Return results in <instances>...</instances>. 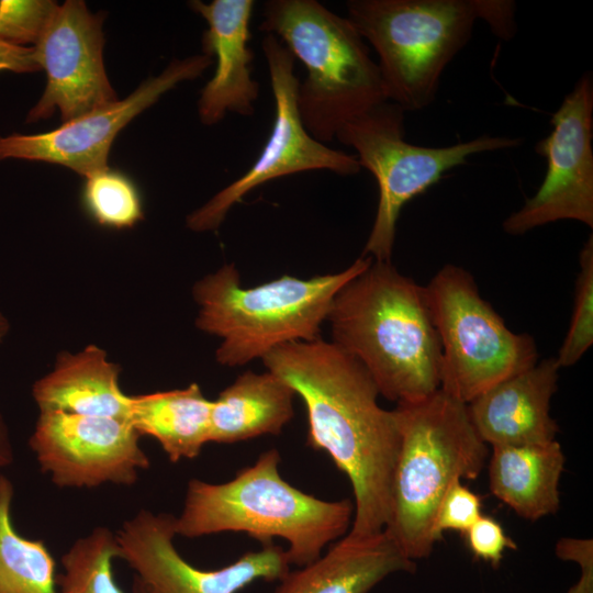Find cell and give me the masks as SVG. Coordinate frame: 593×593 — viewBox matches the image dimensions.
Listing matches in <instances>:
<instances>
[{
	"mask_svg": "<svg viewBox=\"0 0 593 593\" xmlns=\"http://www.w3.org/2000/svg\"><path fill=\"white\" fill-rule=\"evenodd\" d=\"M371 261L361 256L336 273L286 275L251 288L240 284L233 262L225 264L192 288L199 306L195 326L221 338L215 359L230 368L262 359L288 343L318 339L335 294Z\"/></svg>",
	"mask_w": 593,
	"mask_h": 593,
	"instance_id": "5",
	"label": "cell"
},
{
	"mask_svg": "<svg viewBox=\"0 0 593 593\" xmlns=\"http://www.w3.org/2000/svg\"><path fill=\"white\" fill-rule=\"evenodd\" d=\"M139 438L128 419L43 411L29 445L57 486L132 485L149 467Z\"/></svg>",
	"mask_w": 593,
	"mask_h": 593,
	"instance_id": "13",
	"label": "cell"
},
{
	"mask_svg": "<svg viewBox=\"0 0 593 593\" xmlns=\"http://www.w3.org/2000/svg\"><path fill=\"white\" fill-rule=\"evenodd\" d=\"M513 1L482 0L481 19H484L492 31L500 37L508 40L515 32Z\"/></svg>",
	"mask_w": 593,
	"mask_h": 593,
	"instance_id": "30",
	"label": "cell"
},
{
	"mask_svg": "<svg viewBox=\"0 0 593 593\" xmlns=\"http://www.w3.org/2000/svg\"><path fill=\"white\" fill-rule=\"evenodd\" d=\"M175 516L138 511L115 534L119 558L134 571L132 593H238L250 583L281 580L289 571L286 550L273 542L213 570L188 562L174 539Z\"/></svg>",
	"mask_w": 593,
	"mask_h": 593,
	"instance_id": "11",
	"label": "cell"
},
{
	"mask_svg": "<svg viewBox=\"0 0 593 593\" xmlns=\"http://www.w3.org/2000/svg\"><path fill=\"white\" fill-rule=\"evenodd\" d=\"M86 179L83 205L100 225L126 228L143 219L139 193L124 174L107 167Z\"/></svg>",
	"mask_w": 593,
	"mask_h": 593,
	"instance_id": "25",
	"label": "cell"
},
{
	"mask_svg": "<svg viewBox=\"0 0 593 593\" xmlns=\"http://www.w3.org/2000/svg\"><path fill=\"white\" fill-rule=\"evenodd\" d=\"M57 4L49 0L0 1V41L21 46L41 38Z\"/></svg>",
	"mask_w": 593,
	"mask_h": 593,
	"instance_id": "27",
	"label": "cell"
},
{
	"mask_svg": "<svg viewBox=\"0 0 593 593\" xmlns=\"http://www.w3.org/2000/svg\"><path fill=\"white\" fill-rule=\"evenodd\" d=\"M13 446L9 429L0 413V470L9 467L13 462Z\"/></svg>",
	"mask_w": 593,
	"mask_h": 593,
	"instance_id": "33",
	"label": "cell"
},
{
	"mask_svg": "<svg viewBox=\"0 0 593 593\" xmlns=\"http://www.w3.org/2000/svg\"><path fill=\"white\" fill-rule=\"evenodd\" d=\"M564 463L557 439L541 445L494 446L489 460L490 491L516 515L536 522L560 507Z\"/></svg>",
	"mask_w": 593,
	"mask_h": 593,
	"instance_id": "20",
	"label": "cell"
},
{
	"mask_svg": "<svg viewBox=\"0 0 593 593\" xmlns=\"http://www.w3.org/2000/svg\"><path fill=\"white\" fill-rule=\"evenodd\" d=\"M259 30L277 36L301 60L298 107L318 142L336 138L349 121L388 101L378 64L346 16L316 0H268Z\"/></svg>",
	"mask_w": 593,
	"mask_h": 593,
	"instance_id": "6",
	"label": "cell"
},
{
	"mask_svg": "<svg viewBox=\"0 0 593 593\" xmlns=\"http://www.w3.org/2000/svg\"><path fill=\"white\" fill-rule=\"evenodd\" d=\"M12 482L0 474V593H58L56 563L42 540L23 537L13 525Z\"/></svg>",
	"mask_w": 593,
	"mask_h": 593,
	"instance_id": "23",
	"label": "cell"
},
{
	"mask_svg": "<svg viewBox=\"0 0 593 593\" xmlns=\"http://www.w3.org/2000/svg\"><path fill=\"white\" fill-rule=\"evenodd\" d=\"M560 367L556 357L536 362L469 402L470 419L491 447L541 445L556 440L559 426L550 416Z\"/></svg>",
	"mask_w": 593,
	"mask_h": 593,
	"instance_id": "17",
	"label": "cell"
},
{
	"mask_svg": "<svg viewBox=\"0 0 593 593\" xmlns=\"http://www.w3.org/2000/svg\"><path fill=\"white\" fill-rule=\"evenodd\" d=\"M280 460L273 448L227 482L191 479L183 508L175 516L176 534L197 538L243 532L262 545L281 537L289 544L290 564L299 568L316 560L327 544L349 532L354 502L326 501L294 488L281 477Z\"/></svg>",
	"mask_w": 593,
	"mask_h": 593,
	"instance_id": "3",
	"label": "cell"
},
{
	"mask_svg": "<svg viewBox=\"0 0 593 593\" xmlns=\"http://www.w3.org/2000/svg\"><path fill=\"white\" fill-rule=\"evenodd\" d=\"M189 5L208 23L202 37L204 55L216 58L214 75L198 101L201 122L215 124L228 112L251 115L259 96V83L251 77L254 53L248 46L255 1L194 0Z\"/></svg>",
	"mask_w": 593,
	"mask_h": 593,
	"instance_id": "16",
	"label": "cell"
},
{
	"mask_svg": "<svg viewBox=\"0 0 593 593\" xmlns=\"http://www.w3.org/2000/svg\"><path fill=\"white\" fill-rule=\"evenodd\" d=\"M212 400L198 383L182 389L131 395L130 422L155 438L171 462L193 459L209 443Z\"/></svg>",
	"mask_w": 593,
	"mask_h": 593,
	"instance_id": "22",
	"label": "cell"
},
{
	"mask_svg": "<svg viewBox=\"0 0 593 593\" xmlns=\"http://www.w3.org/2000/svg\"><path fill=\"white\" fill-rule=\"evenodd\" d=\"M119 553L115 534L103 526L93 528L61 556L58 593H125L113 573V560Z\"/></svg>",
	"mask_w": 593,
	"mask_h": 593,
	"instance_id": "24",
	"label": "cell"
},
{
	"mask_svg": "<svg viewBox=\"0 0 593 593\" xmlns=\"http://www.w3.org/2000/svg\"><path fill=\"white\" fill-rule=\"evenodd\" d=\"M552 131L535 145L547 160L536 194L508 215L503 230L522 235L541 225L573 220L593 226V80L582 75L551 116Z\"/></svg>",
	"mask_w": 593,
	"mask_h": 593,
	"instance_id": "12",
	"label": "cell"
},
{
	"mask_svg": "<svg viewBox=\"0 0 593 593\" xmlns=\"http://www.w3.org/2000/svg\"><path fill=\"white\" fill-rule=\"evenodd\" d=\"M294 390L267 370H247L212 400L209 441L232 444L279 435L293 417Z\"/></svg>",
	"mask_w": 593,
	"mask_h": 593,
	"instance_id": "21",
	"label": "cell"
},
{
	"mask_svg": "<svg viewBox=\"0 0 593 593\" xmlns=\"http://www.w3.org/2000/svg\"><path fill=\"white\" fill-rule=\"evenodd\" d=\"M32 72L40 70L34 48L14 46L0 41V70Z\"/></svg>",
	"mask_w": 593,
	"mask_h": 593,
	"instance_id": "31",
	"label": "cell"
},
{
	"mask_svg": "<svg viewBox=\"0 0 593 593\" xmlns=\"http://www.w3.org/2000/svg\"><path fill=\"white\" fill-rule=\"evenodd\" d=\"M332 342L356 358L380 395L413 402L439 389L440 343L424 287L391 261L373 260L335 294Z\"/></svg>",
	"mask_w": 593,
	"mask_h": 593,
	"instance_id": "2",
	"label": "cell"
},
{
	"mask_svg": "<svg viewBox=\"0 0 593 593\" xmlns=\"http://www.w3.org/2000/svg\"><path fill=\"white\" fill-rule=\"evenodd\" d=\"M556 555L563 561H571L583 569H593L592 539L561 538L556 545Z\"/></svg>",
	"mask_w": 593,
	"mask_h": 593,
	"instance_id": "32",
	"label": "cell"
},
{
	"mask_svg": "<svg viewBox=\"0 0 593 593\" xmlns=\"http://www.w3.org/2000/svg\"><path fill=\"white\" fill-rule=\"evenodd\" d=\"M261 48L275 99L271 132L251 167L188 215L187 226L194 232L219 228L228 211L248 192L273 179L309 170L326 169L342 176L361 170L356 155L326 146L304 127L298 107L300 81L292 53L273 34L264 36Z\"/></svg>",
	"mask_w": 593,
	"mask_h": 593,
	"instance_id": "10",
	"label": "cell"
},
{
	"mask_svg": "<svg viewBox=\"0 0 593 593\" xmlns=\"http://www.w3.org/2000/svg\"><path fill=\"white\" fill-rule=\"evenodd\" d=\"M119 365L110 361L105 351L89 345L56 358L47 374L32 387V396L43 411L118 417L130 421L131 395L120 387Z\"/></svg>",
	"mask_w": 593,
	"mask_h": 593,
	"instance_id": "19",
	"label": "cell"
},
{
	"mask_svg": "<svg viewBox=\"0 0 593 593\" xmlns=\"http://www.w3.org/2000/svg\"><path fill=\"white\" fill-rule=\"evenodd\" d=\"M393 411L401 440L383 530L416 561L429 557L440 540L435 519L444 495L455 482L477 479L490 450L468 405L441 389Z\"/></svg>",
	"mask_w": 593,
	"mask_h": 593,
	"instance_id": "4",
	"label": "cell"
},
{
	"mask_svg": "<svg viewBox=\"0 0 593 593\" xmlns=\"http://www.w3.org/2000/svg\"><path fill=\"white\" fill-rule=\"evenodd\" d=\"M574 304L570 325L556 357L560 368L577 363L593 343V237L584 244L579 258Z\"/></svg>",
	"mask_w": 593,
	"mask_h": 593,
	"instance_id": "26",
	"label": "cell"
},
{
	"mask_svg": "<svg viewBox=\"0 0 593 593\" xmlns=\"http://www.w3.org/2000/svg\"><path fill=\"white\" fill-rule=\"evenodd\" d=\"M9 332V322L4 314L0 311V343L4 339Z\"/></svg>",
	"mask_w": 593,
	"mask_h": 593,
	"instance_id": "35",
	"label": "cell"
},
{
	"mask_svg": "<svg viewBox=\"0 0 593 593\" xmlns=\"http://www.w3.org/2000/svg\"><path fill=\"white\" fill-rule=\"evenodd\" d=\"M440 348L439 389L468 404L537 362L528 334L512 332L463 268L445 265L424 287Z\"/></svg>",
	"mask_w": 593,
	"mask_h": 593,
	"instance_id": "8",
	"label": "cell"
},
{
	"mask_svg": "<svg viewBox=\"0 0 593 593\" xmlns=\"http://www.w3.org/2000/svg\"><path fill=\"white\" fill-rule=\"evenodd\" d=\"M347 19L376 51L388 101L427 108L446 66L470 40L482 0H349Z\"/></svg>",
	"mask_w": 593,
	"mask_h": 593,
	"instance_id": "7",
	"label": "cell"
},
{
	"mask_svg": "<svg viewBox=\"0 0 593 593\" xmlns=\"http://www.w3.org/2000/svg\"><path fill=\"white\" fill-rule=\"evenodd\" d=\"M212 63L213 58L204 54L175 59L160 75L143 82L123 100L64 122L47 133L0 137V160H41L88 177L108 167L113 139L133 118L179 82L199 77Z\"/></svg>",
	"mask_w": 593,
	"mask_h": 593,
	"instance_id": "15",
	"label": "cell"
},
{
	"mask_svg": "<svg viewBox=\"0 0 593 593\" xmlns=\"http://www.w3.org/2000/svg\"><path fill=\"white\" fill-rule=\"evenodd\" d=\"M409 559L383 530L365 537L349 534L313 562L290 570L273 593H369L393 573H414Z\"/></svg>",
	"mask_w": 593,
	"mask_h": 593,
	"instance_id": "18",
	"label": "cell"
},
{
	"mask_svg": "<svg viewBox=\"0 0 593 593\" xmlns=\"http://www.w3.org/2000/svg\"><path fill=\"white\" fill-rule=\"evenodd\" d=\"M567 593H593V569L581 570L580 578Z\"/></svg>",
	"mask_w": 593,
	"mask_h": 593,
	"instance_id": "34",
	"label": "cell"
},
{
	"mask_svg": "<svg viewBox=\"0 0 593 593\" xmlns=\"http://www.w3.org/2000/svg\"><path fill=\"white\" fill-rule=\"evenodd\" d=\"M475 559L497 568L506 549H517L516 542L506 535L503 526L492 516L481 515L463 534Z\"/></svg>",
	"mask_w": 593,
	"mask_h": 593,
	"instance_id": "29",
	"label": "cell"
},
{
	"mask_svg": "<svg viewBox=\"0 0 593 593\" xmlns=\"http://www.w3.org/2000/svg\"><path fill=\"white\" fill-rule=\"evenodd\" d=\"M102 20L83 1L57 7L33 47L47 82L27 122L49 118L55 110L68 122L116 101L103 65Z\"/></svg>",
	"mask_w": 593,
	"mask_h": 593,
	"instance_id": "14",
	"label": "cell"
},
{
	"mask_svg": "<svg viewBox=\"0 0 593 593\" xmlns=\"http://www.w3.org/2000/svg\"><path fill=\"white\" fill-rule=\"evenodd\" d=\"M481 515V497L461 481H457L448 489L439 504L435 532L440 539L447 530L465 534Z\"/></svg>",
	"mask_w": 593,
	"mask_h": 593,
	"instance_id": "28",
	"label": "cell"
},
{
	"mask_svg": "<svg viewBox=\"0 0 593 593\" xmlns=\"http://www.w3.org/2000/svg\"><path fill=\"white\" fill-rule=\"evenodd\" d=\"M262 361L303 400L306 445L325 451L351 484L354 517L348 534L383 532L401 438L395 413L379 405L380 393L369 372L321 338L281 345Z\"/></svg>",
	"mask_w": 593,
	"mask_h": 593,
	"instance_id": "1",
	"label": "cell"
},
{
	"mask_svg": "<svg viewBox=\"0 0 593 593\" xmlns=\"http://www.w3.org/2000/svg\"><path fill=\"white\" fill-rule=\"evenodd\" d=\"M404 110L385 101L347 122L336 138L353 147L361 168L376 178L379 202L362 256L391 261L402 208L443 175L482 152L517 147L519 138L481 135L445 147H425L405 139Z\"/></svg>",
	"mask_w": 593,
	"mask_h": 593,
	"instance_id": "9",
	"label": "cell"
}]
</instances>
